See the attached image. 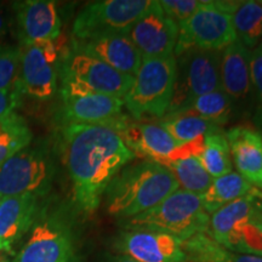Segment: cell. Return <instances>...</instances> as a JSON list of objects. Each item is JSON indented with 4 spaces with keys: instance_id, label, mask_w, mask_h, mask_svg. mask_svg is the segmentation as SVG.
Wrapping results in <instances>:
<instances>
[{
    "instance_id": "ac0fdd59",
    "label": "cell",
    "mask_w": 262,
    "mask_h": 262,
    "mask_svg": "<svg viewBox=\"0 0 262 262\" xmlns=\"http://www.w3.org/2000/svg\"><path fill=\"white\" fill-rule=\"evenodd\" d=\"M39 216V198L32 194L4 196L0 202V251L15 255V249Z\"/></svg>"
},
{
    "instance_id": "4316f807",
    "label": "cell",
    "mask_w": 262,
    "mask_h": 262,
    "mask_svg": "<svg viewBox=\"0 0 262 262\" xmlns=\"http://www.w3.org/2000/svg\"><path fill=\"white\" fill-rule=\"evenodd\" d=\"M238 41L249 50H254L262 42V5L258 2H242L232 15Z\"/></svg>"
},
{
    "instance_id": "74e56055",
    "label": "cell",
    "mask_w": 262,
    "mask_h": 262,
    "mask_svg": "<svg viewBox=\"0 0 262 262\" xmlns=\"http://www.w3.org/2000/svg\"><path fill=\"white\" fill-rule=\"evenodd\" d=\"M0 262H6L5 258L3 257V255H2V251H0Z\"/></svg>"
},
{
    "instance_id": "44dd1931",
    "label": "cell",
    "mask_w": 262,
    "mask_h": 262,
    "mask_svg": "<svg viewBox=\"0 0 262 262\" xmlns=\"http://www.w3.org/2000/svg\"><path fill=\"white\" fill-rule=\"evenodd\" d=\"M260 204V199L250 194L222 206L210 215L208 234L224 248L237 253L243 228Z\"/></svg>"
},
{
    "instance_id": "e0dca14e",
    "label": "cell",
    "mask_w": 262,
    "mask_h": 262,
    "mask_svg": "<svg viewBox=\"0 0 262 262\" xmlns=\"http://www.w3.org/2000/svg\"><path fill=\"white\" fill-rule=\"evenodd\" d=\"M19 44L55 41L60 37L62 19L56 2L26 0L11 3Z\"/></svg>"
},
{
    "instance_id": "ffe728a7",
    "label": "cell",
    "mask_w": 262,
    "mask_h": 262,
    "mask_svg": "<svg viewBox=\"0 0 262 262\" xmlns=\"http://www.w3.org/2000/svg\"><path fill=\"white\" fill-rule=\"evenodd\" d=\"M232 164L254 188L262 189V134L249 124L226 131Z\"/></svg>"
},
{
    "instance_id": "5bb4252c",
    "label": "cell",
    "mask_w": 262,
    "mask_h": 262,
    "mask_svg": "<svg viewBox=\"0 0 262 262\" xmlns=\"http://www.w3.org/2000/svg\"><path fill=\"white\" fill-rule=\"evenodd\" d=\"M61 118L68 124H107L123 114V98L61 85Z\"/></svg>"
},
{
    "instance_id": "d4e9b609",
    "label": "cell",
    "mask_w": 262,
    "mask_h": 262,
    "mask_svg": "<svg viewBox=\"0 0 262 262\" xmlns=\"http://www.w3.org/2000/svg\"><path fill=\"white\" fill-rule=\"evenodd\" d=\"M198 159L212 179H217L233 171L231 152L224 127H219L206 134L204 147Z\"/></svg>"
},
{
    "instance_id": "484cf974",
    "label": "cell",
    "mask_w": 262,
    "mask_h": 262,
    "mask_svg": "<svg viewBox=\"0 0 262 262\" xmlns=\"http://www.w3.org/2000/svg\"><path fill=\"white\" fill-rule=\"evenodd\" d=\"M33 134L27 122L18 113L0 118V168L16 153L32 143Z\"/></svg>"
},
{
    "instance_id": "e575fe53",
    "label": "cell",
    "mask_w": 262,
    "mask_h": 262,
    "mask_svg": "<svg viewBox=\"0 0 262 262\" xmlns=\"http://www.w3.org/2000/svg\"><path fill=\"white\" fill-rule=\"evenodd\" d=\"M15 27L14 10L11 4L4 5L0 4V44Z\"/></svg>"
},
{
    "instance_id": "8fae6325",
    "label": "cell",
    "mask_w": 262,
    "mask_h": 262,
    "mask_svg": "<svg viewBox=\"0 0 262 262\" xmlns=\"http://www.w3.org/2000/svg\"><path fill=\"white\" fill-rule=\"evenodd\" d=\"M18 84L24 96L50 100L56 94L61 58L55 41L19 44Z\"/></svg>"
},
{
    "instance_id": "7c38bea8",
    "label": "cell",
    "mask_w": 262,
    "mask_h": 262,
    "mask_svg": "<svg viewBox=\"0 0 262 262\" xmlns=\"http://www.w3.org/2000/svg\"><path fill=\"white\" fill-rule=\"evenodd\" d=\"M113 250L137 262H187L182 242L162 231L122 229L114 237Z\"/></svg>"
},
{
    "instance_id": "6da1fadb",
    "label": "cell",
    "mask_w": 262,
    "mask_h": 262,
    "mask_svg": "<svg viewBox=\"0 0 262 262\" xmlns=\"http://www.w3.org/2000/svg\"><path fill=\"white\" fill-rule=\"evenodd\" d=\"M61 136L74 204L83 214H94L111 181L136 157L110 124H68Z\"/></svg>"
},
{
    "instance_id": "ab89813d",
    "label": "cell",
    "mask_w": 262,
    "mask_h": 262,
    "mask_svg": "<svg viewBox=\"0 0 262 262\" xmlns=\"http://www.w3.org/2000/svg\"><path fill=\"white\" fill-rule=\"evenodd\" d=\"M260 45H261V47H262V42H261V44H260Z\"/></svg>"
},
{
    "instance_id": "ba28073f",
    "label": "cell",
    "mask_w": 262,
    "mask_h": 262,
    "mask_svg": "<svg viewBox=\"0 0 262 262\" xmlns=\"http://www.w3.org/2000/svg\"><path fill=\"white\" fill-rule=\"evenodd\" d=\"M14 262H79L70 224L56 214H39Z\"/></svg>"
},
{
    "instance_id": "9a60e30c",
    "label": "cell",
    "mask_w": 262,
    "mask_h": 262,
    "mask_svg": "<svg viewBox=\"0 0 262 262\" xmlns=\"http://www.w3.org/2000/svg\"><path fill=\"white\" fill-rule=\"evenodd\" d=\"M142 58L171 56L179 38V27L164 12L160 3L150 2L149 8L137 19L127 34Z\"/></svg>"
},
{
    "instance_id": "d590c367",
    "label": "cell",
    "mask_w": 262,
    "mask_h": 262,
    "mask_svg": "<svg viewBox=\"0 0 262 262\" xmlns=\"http://www.w3.org/2000/svg\"><path fill=\"white\" fill-rule=\"evenodd\" d=\"M106 262H137V261L129 256H125V255L116 254V255H110V256L107 257Z\"/></svg>"
},
{
    "instance_id": "d6a6232c",
    "label": "cell",
    "mask_w": 262,
    "mask_h": 262,
    "mask_svg": "<svg viewBox=\"0 0 262 262\" xmlns=\"http://www.w3.org/2000/svg\"><path fill=\"white\" fill-rule=\"evenodd\" d=\"M160 6L166 15L180 27L201 8L203 2L199 0H162Z\"/></svg>"
},
{
    "instance_id": "8992f818",
    "label": "cell",
    "mask_w": 262,
    "mask_h": 262,
    "mask_svg": "<svg viewBox=\"0 0 262 262\" xmlns=\"http://www.w3.org/2000/svg\"><path fill=\"white\" fill-rule=\"evenodd\" d=\"M220 52L189 49L175 56L176 79L168 113L186 110L195 98L221 89Z\"/></svg>"
},
{
    "instance_id": "f35d334b",
    "label": "cell",
    "mask_w": 262,
    "mask_h": 262,
    "mask_svg": "<svg viewBox=\"0 0 262 262\" xmlns=\"http://www.w3.org/2000/svg\"><path fill=\"white\" fill-rule=\"evenodd\" d=\"M2 199H3V198H2V195H0V202H2Z\"/></svg>"
},
{
    "instance_id": "2e32d148",
    "label": "cell",
    "mask_w": 262,
    "mask_h": 262,
    "mask_svg": "<svg viewBox=\"0 0 262 262\" xmlns=\"http://www.w3.org/2000/svg\"><path fill=\"white\" fill-rule=\"evenodd\" d=\"M107 124L118 131L124 143L136 158L160 162L168 158L179 146L168 131L164 130L158 123L135 120L122 114Z\"/></svg>"
},
{
    "instance_id": "4dcf8cb0",
    "label": "cell",
    "mask_w": 262,
    "mask_h": 262,
    "mask_svg": "<svg viewBox=\"0 0 262 262\" xmlns=\"http://www.w3.org/2000/svg\"><path fill=\"white\" fill-rule=\"evenodd\" d=\"M237 253L262 257V202L251 220L243 228Z\"/></svg>"
},
{
    "instance_id": "7402d4cb",
    "label": "cell",
    "mask_w": 262,
    "mask_h": 262,
    "mask_svg": "<svg viewBox=\"0 0 262 262\" xmlns=\"http://www.w3.org/2000/svg\"><path fill=\"white\" fill-rule=\"evenodd\" d=\"M187 262H262L261 256L234 253L214 241L208 232L182 242Z\"/></svg>"
},
{
    "instance_id": "603a6c76",
    "label": "cell",
    "mask_w": 262,
    "mask_h": 262,
    "mask_svg": "<svg viewBox=\"0 0 262 262\" xmlns=\"http://www.w3.org/2000/svg\"><path fill=\"white\" fill-rule=\"evenodd\" d=\"M253 188L237 171H231L217 179H212L209 188L201 194L202 205L204 210L211 215L222 206L250 195Z\"/></svg>"
},
{
    "instance_id": "60d3db41",
    "label": "cell",
    "mask_w": 262,
    "mask_h": 262,
    "mask_svg": "<svg viewBox=\"0 0 262 262\" xmlns=\"http://www.w3.org/2000/svg\"><path fill=\"white\" fill-rule=\"evenodd\" d=\"M6 262H8V261H6Z\"/></svg>"
},
{
    "instance_id": "cb8c5ba5",
    "label": "cell",
    "mask_w": 262,
    "mask_h": 262,
    "mask_svg": "<svg viewBox=\"0 0 262 262\" xmlns=\"http://www.w3.org/2000/svg\"><path fill=\"white\" fill-rule=\"evenodd\" d=\"M158 124L164 130L168 131L169 135L179 145L202 139L206 134L220 127L187 110L166 113L163 118H160Z\"/></svg>"
},
{
    "instance_id": "277c9868",
    "label": "cell",
    "mask_w": 262,
    "mask_h": 262,
    "mask_svg": "<svg viewBox=\"0 0 262 262\" xmlns=\"http://www.w3.org/2000/svg\"><path fill=\"white\" fill-rule=\"evenodd\" d=\"M209 220L210 215L203 208L201 195L179 188L155 208L119 221V224L122 229H155L183 242L198 233L208 232Z\"/></svg>"
},
{
    "instance_id": "52a82bcc",
    "label": "cell",
    "mask_w": 262,
    "mask_h": 262,
    "mask_svg": "<svg viewBox=\"0 0 262 262\" xmlns=\"http://www.w3.org/2000/svg\"><path fill=\"white\" fill-rule=\"evenodd\" d=\"M152 0H98L80 10L73 24V40L129 34Z\"/></svg>"
},
{
    "instance_id": "83f0119b",
    "label": "cell",
    "mask_w": 262,
    "mask_h": 262,
    "mask_svg": "<svg viewBox=\"0 0 262 262\" xmlns=\"http://www.w3.org/2000/svg\"><path fill=\"white\" fill-rule=\"evenodd\" d=\"M166 166L179 183L180 189L201 195L211 185L212 178L203 168L202 163L195 157L189 158L162 160L159 162Z\"/></svg>"
},
{
    "instance_id": "8d00e7d4",
    "label": "cell",
    "mask_w": 262,
    "mask_h": 262,
    "mask_svg": "<svg viewBox=\"0 0 262 262\" xmlns=\"http://www.w3.org/2000/svg\"><path fill=\"white\" fill-rule=\"evenodd\" d=\"M251 195H254L255 198L260 199L262 202V189H257V188H253V191H251Z\"/></svg>"
},
{
    "instance_id": "836d02e7",
    "label": "cell",
    "mask_w": 262,
    "mask_h": 262,
    "mask_svg": "<svg viewBox=\"0 0 262 262\" xmlns=\"http://www.w3.org/2000/svg\"><path fill=\"white\" fill-rule=\"evenodd\" d=\"M22 98H24V94L19 89L18 81L8 89L0 90V118L15 112L16 108L21 104Z\"/></svg>"
},
{
    "instance_id": "9c48e42d",
    "label": "cell",
    "mask_w": 262,
    "mask_h": 262,
    "mask_svg": "<svg viewBox=\"0 0 262 262\" xmlns=\"http://www.w3.org/2000/svg\"><path fill=\"white\" fill-rule=\"evenodd\" d=\"M61 85L124 98L134 77L125 75L85 52L72 48L61 60Z\"/></svg>"
},
{
    "instance_id": "f1b7e54d",
    "label": "cell",
    "mask_w": 262,
    "mask_h": 262,
    "mask_svg": "<svg viewBox=\"0 0 262 262\" xmlns=\"http://www.w3.org/2000/svg\"><path fill=\"white\" fill-rule=\"evenodd\" d=\"M186 110L220 127L228 124L233 118L231 100L221 89L195 98Z\"/></svg>"
},
{
    "instance_id": "f546056e",
    "label": "cell",
    "mask_w": 262,
    "mask_h": 262,
    "mask_svg": "<svg viewBox=\"0 0 262 262\" xmlns=\"http://www.w3.org/2000/svg\"><path fill=\"white\" fill-rule=\"evenodd\" d=\"M21 47L0 44V90L8 89L18 81Z\"/></svg>"
},
{
    "instance_id": "1f68e13d",
    "label": "cell",
    "mask_w": 262,
    "mask_h": 262,
    "mask_svg": "<svg viewBox=\"0 0 262 262\" xmlns=\"http://www.w3.org/2000/svg\"><path fill=\"white\" fill-rule=\"evenodd\" d=\"M251 80H253V120L255 129L262 134V47L251 50Z\"/></svg>"
},
{
    "instance_id": "d6986e66",
    "label": "cell",
    "mask_w": 262,
    "mask_h": 262,
    "mask_svg": "<svg viewBox=\"0 0 262 262\" xmlns=\"http://www.w3.org/2000/svg\"><path fill=\"white\" fill-rule=\"evenodd\" d=\"M72 48L85 52L120 73L135 77L142 55L127 34L104 35L86 40H73Z\"/></svg>"
},
{
    "instance_id": "4fadbf2b",
    "label": "cell",
    "mask_w": 262,
    "mask_h": 262,
    "mask_svg": "<svg viewBox=\"0 0 262 262\" xmlns=\"http://www.w3.org/2000/svg\"><path fill=\"white\" fill-rule=\"evenodd\" d=\"M251 50L235 40L220 52L221 90L231 100L233 117L253 113Z\"/></svg>"
},
{
    "instance_id": "5b68a950",
    "label": "cell",
    "mask_w": 262,
    "mask_h": 262,
    "mask_svg": "<svg viewBox=\"0 0 262 262\" xmlns=\"http://www.w3.org/2000/svg\"><path fill=\"white\" fill-rule=\"evenodd\" d=\"M56 164L47 146H27L0 168V195L32 194L42 198L51 191Z\"/></svg>"
},
{
    "instance_id": "3957f363",
    "label": "cell",
    "mask_w": 262,
    "mask_h": 262,
    "mask_svg": "<svg viewBox=\"0 0 262 262\" xmlns=\"http://www.w3.org/2000/svg\"><path fill=\"white\" fill-rule=\"evenodd\" d=\"M176 79V57L142 58L129 91L124 96V107L135 120L160 119L168 113Z\"/></svg>"
},
{
    "instance_id": "7a4b0ae2",
    "label": "cell",
    "mask_w": 262,
    "mask_h": 262,
    "mask_svg": "<svg viewBox=\"0 0 262 262\" xmlns=\"http://www.w3.org/2000/svg\"><path fill=\"white\" fill-rule=\"evenodd\" d=\"M179 188L166 166L141 159L124 166L111 181L103 195L104 205L108 214L119 221L127 220L155 208Z\"/></svg>"
},
{
    "instance_id": "30bf717a",
    "label": "cell",
    "mask_w": 262,
    "mask_h": 262,
    "mask_svg": "<svg viewBox=\"0 0 262 262\" xmlns=\"http://www.w3.org/2000/svg\"><path fill=\"white\" fill-rule=\"evenodd\" d=\"M235 40L238 39L232 16L215 6L214 0H208L179 27L173 56L189 49L220 52Z\"/></svg>"
}]
</instances>
